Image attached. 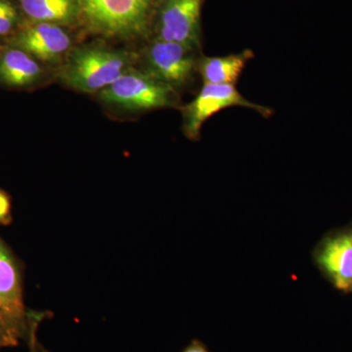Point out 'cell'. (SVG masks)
I'll list each match as a JSON object with an SVG mask.
<instances>
[{"label": "cell", "mask_w": 352, "mask_h": 352, "mask_svg": "<svg viewBox=\"0 0 352 352\" xmlns=\"http://www.w3.org/2000/svg\"><path fill=\"white\" fill-rule=\"evenodd\" d=\"M133 61L126 51L85 45L69 51L59 78L76 91L98 94L131 69Z\"/></svg>", "instance_id": "obj_1"}, {"label": "cell", "mask_w": 352, "mask_h": 352, "mask_svg": "<svg viewBox=\"0 0 352 352\" xmlns=\"http://www.w3.org/2000/svg\"><path fill=\"white\" fill-rule=\"evenodd\" d=\"M80 15L99 34L138 38L148 31L159 0H76Z\"/></svg>", "instance_id": "obj_2"}, {"label": "cell", "mask_w": 352, "mask_h": 352, "mask_svg": "<svg viewBox=\"0 0 352 352\" xmlns=\"http://www.w3.org/2000/svg\"><path fill=\"white\" fill-rule=\"evenodd\" d=\"M102 103L127 112L175 107L178 92L145 71L129 69L119 80L98 92Z\"/></svg>", "instance_id": "obj_3"}, {"label": "cell", "mask_w": 352, "mask_h": 352, "mask_svg": "<svg viewBox=\"0 0 352 352\" xmlns=\"http://www.w3.org/2000/svg\"><path fill=\"white\" fill-rule=\"evenodd\" d=\"M232 107L251 109L263 118H270L274 113L272 109L245 98L236 85H203L195 98L182 107L183 133L189 140L198 141L208 120Z\"/></svg>", "instance_id": "obj_4"}, {"label": "cell", "mask_w": 352, "mask_h": 352, "mask_svg": "<svg viewBox=\"0 0 352 352\" xmlns=\"http://www.w3.org/2000/svg\"><path fill=\"white\" fill-rule=\"evenodd\" d=\"M201 55L182 43L155 38L145 50V72L178 92L198 74Z\"/></svg>", "instance_id": "obj_5"}, {"label": "cell", "mask_w": 352, "mask_h": 352, "mask_svg": "<svg viewBox=\"0 0 352 352\" xmlns=\"http://www.w3.org/2000/svg\"><path fill=\"white\" fill-rule=\"evenodd\" d=\"M204 0H160L156 38L175 41L201 52Z\"/></svg>", "instance_id": "obj_6"}, {"label": "cell", "mask_w": 352, "mask_h": 352, "mask_svg": "<svg viewBox=\"0 0 352 352\" xmlns=\"http://www.w3.org/2000/svg\"><path fill=\"white\" fill-rule=\"evenodd\" d=\"M7 44L29 53L43 64L59 63L72 50V38L60 25L25 22Z\"/></svg>", "instance_id": "obj_7"}, {"label": "cell", "mask_w": 352, "mask_h": 352, "mask_svg": "<svg viewBox=\"0 0 352 352\" xmlns=\"http://www.w3.org/2000/svg\"><path fill=\"white\" fill-rule=\"evenodd\" d=\"M0 307L24 324L31 323L36 311L25 307L22 266L8 245L0 239Z\"/></svg>", "instance_id": "obj_8"}, {"label": "cell", "mask_w": 352, "mask_h": 352, "mask_svg": "<svg viewBox=\"0 0 352 352\" xmlns=\"http://www.w3.org/2000/svg\"><path fill=\"white\" fill-rule=\"evenodd\" d=\"M316 261L336 288L352 291V231L324 241L317 251Z\"/></svg>", "instance_id": "obj_9"}, {"label": "cell", "mask_w": 352, "mask_h": 352, "mask_svg": "<svg viewBox=\"0 0 352 352\" xmlns=\"http://www.w3.org/2000/svg\"><path fill=\"white\" fill-rule=\"evenodd\" d=\"M44 76L43 65L29 53L3 46L0 53V83L12 88H29L38 85Z\"/></svg>", "instance_id": "obj_10"}, {"label": "cell", "mask_w": 352, "mask_h": 352, "mask_svg": "<svg viewBox=\"0 0 352 352\" xmlns=\"http://www.w3.org/2000/svg\"><path fill=\"white\" fill-rule=\"evenodd\" d=\"M254 58V53L252 50L224 56L201 55L198 61V75L203 85H236L248 63Z\"/></svg>", "instance_id": "obj_11"}, {"label": "cell", "mask_w": 352, "mask_h": 352, "mask_svg": "<svg viewBox=\"0 0 352 352\" xmlns=\"http://www.w3.org/2000/svg\"><path fill=\"white\" fill-rule=\"evenodd\" d=\"M17 3L29 22L72 24L80 14L76 0H17Z\"/></svg>", "instance_id": "obj_12"}, {"label": "cell", "mask_w": 352, "mask_h": 352, "mask_svg": "<svg viewBox=\"0 0 352 352\" xmlns=\"http://www.w3.org/2000/svg\"><path fill=\"white\" fill-rule=\"evenodd\" d=\"M51 316L50 312H36L31 323L24 324L16 320L0 307V349L17 346L20 340L29 339L32 325L38 320H44Z\"/></svg>", "instance_id": "obj_13"}, {"label": "cell", "mask_w": 352, "mask_h": 352, "mask_svg": "<svg viewBox=\"0 0 352 352\" xmlns=\"http://www.w3.org/2000/svg\"><path fill=\"white\" fill-rule=\"evenodd\" d=\"M24 15L18 3L12 0H0V38H11L25 24Z\"/></svg>", "instance_id": "obj_14"}, {"label": "cell", "mask_w": 352, "mask_h": 352, "mask_svg": "<svg viewBox=\"0 0 352 352\" xmlns=\"http://www.w3.org/2000/svg\"><path fill=\"white\" fill-rule=\"evenodd\" d=\"M12 204L11 198L0 189V226H8L12 222Z\"/></svg>", "instance_id": "obj_15"}, {"label": "cell", "mask_w": 352, "mask_h": 352, "mask_svg": "<svg viewBox=\"0 0 352 352\" xmlns=\"http://www.w3.org/2000/svg\"><path fill=\"white\" fill-rule=\"evenodd\" d=\"M43 320L36 321V323L32 325L31 333H30L29 339L27 342L29 344L30 352H50L47 349H44L41 346V342L38 340V330L39 325Z\"/></svg>", "instance_id": "obj_16"}, {"label": "cell", "mask_w": 352, "mask_h": 352, "mask_svg": "<svg viewBox=\"0 0 352 352\" xmlns=\"http://www.w3.org/2000/svg\"><path fill=\"white\" fill-rule=\"evenodd\" d=\"M182 352H210L200 340H193Z\"/></svg>", "instance_id": "obj_17"}, {"label": "cell", "mask_w": 352, "mask_h": 352, "mask_svg": "<svg viewBox=\"0 0 352 352\" xmlns=\"http://www.w3.org/2000/svg\"><path fill=\"white\" fill-rule=\"evenodd\" d=\"M2 48H3V45H1V44H0V53H1Z\"/></svg>", "instance_id": "obj_18"}]
</instances>
